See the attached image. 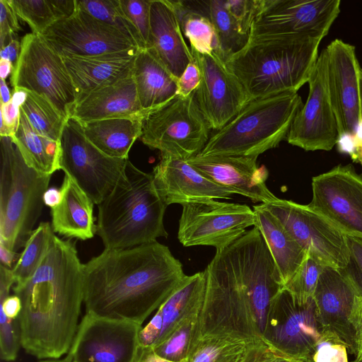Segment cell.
<instances>
[{
	"label": "cell",
	"instance_id": "1",
	"mask_svg": "<svg viewBox=\"0 0 362 362\" xmlns=\"http://www.w3.org/2000/svg\"><path fill=\"white\" fill-rule=\"evenodd\" d=\"M185 276L180 261L158 241L105 249L83 264L86 313L142 325Z\"/></svg>",
	"mask_w": 362,
	"mask_h": 362
},
{
	"label": "cell",
	"instance_id": "2",
	"mask_svg": "<svg viewBox=\"0 0 362 362\" xmlns=\"http://www.w3.org/2000/svg\"><path fill=\"white\" fill-rule=\"evenodd\" d=\"M21 301V346L37 358L66 355L80 322L83 264L73 243L54 236L33 274L13 286Z\"/></svg>",
	"mask_w": 362,
	"mask_h": 362
},
{
	"label": "cell",
	"instance_id": "3",
	"mask_svg": "<svg viewBox=\"0 0 362 362\" xmlns=\"http://www.w3.org/2000/svg\"><path fill=\"white\" fill-rule=\"evenodd\" d=\"M251 231L216 250L206 268V290L199 317V339L226 337L248 343L262 339L250 307L247 275Z\"/></svg>",
	"mask_w": 362,
	"mask_h": 362
},
{
	"label": "cell",
	"instance_id": "4",
	"mask_svg": "<svg viewBox=\"0 0 362 362\" xmlns=\"http://www.w3.org/2000/svg\"><path fill=\"white\" fill-rule=\"evenodd\" d=\"M322 40L295 35L249 37L225 62L250 100L298 93L309 81Z\"/></svg>",
	"mask_w": 362,
	"mask_h": 362
},
{
	"label": "cell",
	"instance_id": "5",
	"mask_svg": "<svg viewBox=\"0 0 362 362\" xmlns=\"http://www.w3.org/2000/svg\"><path fill=\"white\" fill-rule=\"evenodd\" d=\"M167 206L158 195L152 173L129 159L125 172L98 204L97 235L105 249H122L168 237L163 217Z\"/></svg>",
	"mask_w": 362,
	"mask_h": 362
},
{
	"label": "cell",
	"instance_id": "6",
	"mask_svg": "<svg viewBox=\"0 0 362 362\" xmlns=\"http://www.w3.org/2000/svg\"><path fill=\"white\" fill-rule=\"evenodd\" d=\"M302 106L298 93L250 100L231 121L209 138L197 156L258 157L286 139Z\"/></svg>",
	"mask_w": 362,
	"mask_h": 362
},
{
	"label": "cell",
	"instance_id": "7",
	"mask_svg": "<svg viewBox=\"0 0 362 362\" xmlns=\"http://www.w3.org/2000/svg\"><path fill=\"white\" fill-rule=\"evenodd\" d=\"M0 245L24 247L43 209L49 175L24 160L11 137L0 136Z\"/></svg>",
	"mask_w": 362,
	"mask_h": 362
},
{
	"label": "cell",
	"instance_id": "8",
	"mask_svg": "<svg viewBox=\"0 0 362 362\" xmlns=\"http://www.w3.org/2000/svg\"><path fill=\"white\" fill-rule=\"evenodd\" d=\"M209 130L192 94L176 95L145 116L139 139L162 156L187 160L204 148Z\"/></svg>",
	"mask_w": 362,
	"mask_h": 362
},
{
	"label": "cell",
	"instance_id": "9",
	"mask_svg": "<svg viewBox=\"0 0 362 362\" xmlns=\"http://www.w3.org/2000/svg\"><path fill=\"white\" fill-rule=\"evenodd\" d=\"M21 43L20 57L11 76L13 89L45 97L68 119L77 95L62 57L41 35L27 33Z\"/></svg>",
	"mask_w": 362,
	"mask_h": 362
},
{
	"label": "cell",
	"instance_id": "10",
	"mask_svg": "<svg viewBox=\"0 0 362 362\" xmlns=\"http://www.w3.org/2000/svg\"><path fill=\"white\" fill-rule=\"evenodd\" d=\"M59 141L61 170L99 204L124 175L128 159L110 157L99 150L73 117L66 122Z\"/></svg>",
	"mask_w": 362,
	"mask_h": 362
},
{
	"label": "cell",
	"instance_id": "11",
	"mask_svg": "<svg viewBox=\"0 0 362 362\" xmlns=\"http://www.w3.org/2000/svg\"><path fill=\"white\" fill-rule=\"evenodd\" d=\"M324 331L313 298L300 303L283 288L271 303L262 339L290 360L312 362Z\"/></svg>",
	"mask_w": 362,
	"mask_h": 362
},
{
	"label": "cell",
	"instance_id": "12",
	"mask_svg": "<svg viewBox=\"0 0 362 362\" xmlns=\"http://www.w3.org/2000/svg\"><path fill=\"white\" fill-rule=\"evenodd\" d=\"M312 258L326 267L344 269L349 262L346 235L308 205L276 199L261 204Z\"/></svg>",
	"mask_w": 362,
	"mask_h": 362
},
{
	"label": "cell",
	"instance_id": "13",
	"mask_svg": "<svg viewBox=\"0 0 362 362\" xmlns=\"http://www.w3.org/2000/svg\"><path fill=\"white\" fill-rule=\"evenodd\" d=\"M182 206L177 238L185 247L207 245L218 250L239 239L255 223V212L246 204L208 199Z\"/></svg>",
	"mask_w": 362,
	"mask_h": 362
},
{
	"label": "cell",
	"instance_id": "14",
	"mask_svg": "<svg viewBox=\"0 0 362 362\" xmlns=\"http://www.w3.org/2000/svg\"><path fill=\"white\" fill-rule=\"evenodd\" d=\"M340 0H259L249 37L311 36L323 39L340 13Z\"/></svg>",
	"mask_w": 362,
	"mask_h": 362
},
{
	"label": "cell",
	"instance_id": "15",
	"mask_svg": "<svg viewBox=\"0 0 362 362\" xmlns=\"http://www.w3.org/2000/svg\"><path fill=\"white\" fill-rule=\"evenodd\" d=\"M312 192V209L344 235L362 239V177L352 165L313 177Z\"/></svg>",
	"mask_w": 362,
	"mask_h": 362
},
{
	"label": "cell",
	"instance_id": "16",
	"mask_svg": "<svg viewBox=\"0 0 362 362\" xmlns=\"http://www.w3.org/2000/svg\"><path fill=\"white\" fill-rule=\"evenodd\" d=\"M308 83L307 100L296 113L286 140L308 151H330L338 143L339 131L329 93L325 49L318 55Z\"/></svg>",
	"mask_w": 362,
	"mask_h": 362
},
{
	"label": "cell",
	"instance_id": "17",
	"mask_svg": "<svg viewBox=\"0 0 362 362\" xmlns=\"http://www.w3.org/2000/svg\"><path fill=\"white\" fill-rule=\"evenodd\" d=\"M142 325L86 313L68 352L72 362H133Z\"/></svg>",
	"mask_w": 362,
	"mask_h": 362
},
{
	"label": "cell",
	"instance_id": "18",
	"mask_svg": "<svg viewBox=\"0 0 362 362\" xmlns=\"http://www.w3.org/2000/svg\"><path fill=\"white\" fill-rule=\"evenodd\" d=\"M191 52L201 73L200 83L192 93L194 100L209 129L218 131L231 121L250 99L220 57L215 53Z\"/></svg>",
	"mask_w": 362,
	"mask_h": 362
},
{
	"label": "cell",
	"instance_id": "19",
	"mask_svg": "<svg viewBox=\"0 0 362 362\" xmlns=\"http://www.w3.org/2000/svg\"><path fill=\"white\" fill-rule=\"evenodd\" d=\"M41 36L62 57H92L138 47L116 28L78 8Z\"/></svg>",
	"mask_w": 362,
	"mask_h": 362
},
{
	"label": "cell",
	"instance_id": "20",
	"mask_svg": "<svg viewBox=\"0 0 362 362\" xmlns=\"http://www.w3.org/2000/svg\"><path fill=\"white\" fill-rule=\"evenodd\" d=\"M325 51L329 93L337 123L339 140H354L361 125V67L355 47L336 39L327 46Z\"/></svg>",
	"mask_w": 362,
	"mask_h": 362
},
{
	"label": "cell",
	"instance_id": "21",
	"mask_svg": "<svg viewBox=\"0 0 362 362\" xmlns=\"http://www.w3.org/2000/svg\"><path fill=\"white\" fill-rule=\"evenodd\" d=\"M358 291L344 269L325 267L314 292L319 320L325 329L336 334L345 344L348 353L357 355L354 329L351 313Z\"/></svg>",
	"mask_w": 362,
	"mask_h": 362
},
{
	"label": "cell",
	"instance_id": "22",
	"mask_svg": "<svg viewBox=\"0 0 362 362\" xmlns=\"http://www.w3.org/2000/svg\"><path fill=\"white\" fill-rule=\"evenodd\" d=\"M255 156H195L187 162L204 177L233 194L265 204L277 197L266 185L267 169L257 164Z\"/></svg>",
	"mask_w": 362,
	"mask_h": 362
},
{
	"label": "cell",
	"instance_id": "23",
	"mask_svg": "<svg viewBox=\"0 0 362 362\" xmlns=\"http://www.w3.org/2000/svg\"><path fill=\"white\" fill-rule=\"evenodd\" d=\"M156 189L168 206L192 202L229 199L233 194L204 177L187 160L162 156L152 172Z\"/></svg>",
	"mask_w": 362,
	"mask_h": 362
},
{
	"label": "cell",
	"instance_id": "24",
	"mask_svg": "<svg viewBox=\"0 0 362 362\" xmlns=\"http://www.w3.org/2000/svg\"><path fill=\"white\" fill-rule=\"evenodd\" d=\"M206 290L204 270L186 275L139 332V343L154 347L183 320L200 313Z\"/></svg>",
	"mask_w": 362,
	"mask_h": 362
},
{
	"label": "cell",
	"instance_id": "25",
	"mask_svg": "<svg viewBox=\"0 0 362 362\" xmlns=\"http://www.w3.org/2000/svg\"><path fill=\"white\" fill-rule=\"evenodd\" d=\"M177 79L194 60L169 0H151L148 47Z\"/></svg>",
	"mask_w": 362,
	"mask_h": 362
},
{
	"label": "cell",
	"instance_id": "26",
	"mask_svg": "<svg viewBox=\"0 0 362 362\" xmlns=\"http://www.w3.org/2000/svg\"><path fill=\"white\" fill-rule=\"evenodd\" d=\"M139 50V48L134 47L92 57H62L76 88L77 100L94 90L132 75Z\"/></svg>",
	"mask_w": 362,
	"mask_h": 362
},
{
	"label": "cell",
	"instance_id": "27",
	"mask_svg": "<svg viewBox=\"0 0 362 362\" xmlns=\"http://www.w3.org/2000/svg\"><path fill=\"white\" fill-rule=\"evenodd\" d=\"M133 75L79 98L70 117L79 122L144 116Z\"/></svg>",
	"mask_w": 362,
	"mask_h": 362
},
{
	"label": "cell",
	"instance_id": "28",
	"mask_svg": "<svg viewBox=\"0 0 362 362\" xmlns=\"http://www.w3.org/2000/svg\"><path fill=\"white\" fill-rule=\"evenodd\" d=\"M60 191L59 203L51 209L54 232L81 240L92 238L96 232L92 199L67 175Z\"/></svg>",
	"mask_w": 362,
	"mask_h": 362
},
{
	"label": "cell",
	"instance_id": "29",
	"mask_svg": "<svg viewBox=\"0 0 362 362\" xmlns=\"http://www.w3.org/2000/svg\"><path fill=\"white\" fill-rule=\"evenodd\" d=\"M132 75L144 111L160 107L177 94V78L149 49H139Z\"/></svg>",
	"mask_w": 362,
	"mask_h": 362
},
{
	"label": "cell",
	"instance_id": "30",
	"mask_svg": "<svg viewBox=\"0 0 362 362\" xmlns=\"http://www.w3.org/2000/svg\"><path fill=\"white\" fill-rule=\"evenodd\" d=\"M256 227L264 238L284 286L302 264L307 253L281 223L262 204L253 206Z\"/></svg>",
	"mask_w": 362,
	"mask_h": 362
},
{
	"label": "cell",
	"instance_id": "31",
	"mask_svg": "<svg viewBox=\"0 0 362 362\" xmlns=\"http://www.w3.org/2000/svg\"><path fill=\"white\" fill-rule=\"evenodd\" d=\"M146 115L80 123L86 137L102 152L110 157L128 159L132 145L141 136Z\"/></svg>",
	"mask_w": 362,
	"mask_h": 362
},
{
	"label": "cell",
	"instance_id": "32",
	"mask_svg": "<svg viewBox=\"0 0 362 362\" xmlns=\"http://www.w3.org/2000/svg\"><path fill=\"white\" fill-rule=\"evenodd\" d=\"M11 138L30 167L49 175L61 170L60 141L37 132L21 110L18 129Z\"/></svg>",
	"mask_w": 362,
	"mask_h": 362
},
{
	"label": "cell",
	"instance_id": "33",
	"mask_svg": "<svg viewBox=\"0 0 362 362\" xmlns=\"http://www.w3.org/2000/svg\"><path fill=\"white\" fill-rule=\"evenodd\" d=\"M189 40L191 50L202 54L215 53L222 59L219 42L210 18L196 8L192 1H170Z\"/></svg>",
	"mask_w": 362,
	"mask_h": 362
},
{
	"label": "cell",
	"instance_id": "34",
	"mask_svg": "<svg viewBox=\"0 0 362 362\" xmlns=\"http://www.w3.org/2000/svg\"><path fill=\"white\" fill-rule=\"evenodd\" d=\"M192 2L195 8L210 18L219 42L221 57L225 62L247 44L249 36L242 33L234 18L226 8L224 0Z\"/></svg>",
	"mask_w": 362,
	"mask_h": 362
},
{
	"label": "cell",
	"instance_id": "35",
	"mask_svg": "<svg viewBox=\"0 0 362 362\" xmlns=\"http://www.w3.org/2000/svg\"><path fill=\"white\" fill-rule=\"evenodd\" d=\"M26 92L27 97L21 110L37 132L51 140L59 141L67 119L47 98L32 91Z\"/></svg>",
	"mask_w": 362,
	"mask_h": 362
},
{
	"label": "cell",
	"instance_id": "36",
	"mask_svg": "<svg viewBox=\"0 0 362 362\" xmlns=\"http://www.w3.org/2000/svg\"><path fill=\"white\" fill-rule=\"evenodd\" d=\"M252 343L216 336L202 337L185 362H243Z\"/></svg>",
	"mask_w": 362,
	"mask_h": 362
},
{
	"label": "cell",
	"instance_id": "37",
	"mask_svg": "<svg viewBox=\"0 0 362 362\" xmlns=\"http://www.w3.org/2000/svg\"><path fill=\"white\" fill-rule=\"evenodd\" d=\"M54 236V232L48 222H41L34 229L11 269L15 284L23 283L33 274L47 252Z\"/></svg>",
	"mask_w": 362,
	"mask_h": 362
},
{
	"label": "cell",
	"instance_id": "38",
	"mask_svg": "<svg viewBox=\"0 0 362 362\" xmlns=\"http://www.w3.org/2000/svg\"><path fill=\"white\" fill-rule=\"evenodd\" d=\"M199 314H193L181 321L161 342L153 347L156 353L173 362H185L192 347L199 339Z\"/></svg>",
	"mask_w": 362,
	"mask_h": 362
},
{
	"label": "cell",
	"instance_id": "39",
	"mask_svg": "<svg viewBox=\"0 0 362 362\" xmlns=\"http://www.w3.org/2000/svg\"><path fill=\"white\" fill-rule=\"evenodd\" d=\"M76 6L116 28L141 49L138 35L123 11L120 0H76Z\"/></svg>",
	"mask_w": 362,
	"mask_h": 362
},
{
	"label": "cell",
	"instance_id": "40",
	"mask_svg": "<svg viewBox=\"0 0 362 362\" xmlns=\"http://www.w3.org/2000/svg\"><path fill=\"white\" fill-rule=\"evenodd\" d=\"M17 16L26 22L32 33H43L57 21L49 0H8Z\"/></svg>",
	"mask_w": 362,
	"mask_h": 362
},
{
	"label": "cell",
	"instance_id": "41",
	"mask_svg": "<svg viewBox=\"0 0 362 362\" xmlns=\"http://www.w3.org/2000/svg\"><path fill=\"white\" fill-rule=\"evenodd\" d=\"M325 267L307 253L302 264L284 286V288L299 303L308 302L313 298L317 283Z\"/></svg>",
	"mask_w": 362,
	"mask_h": 362
},
{
	"label": "cell",
	"instance_id": "42",
	"mask_svg": "<svg viewBox=\"0 0 362 362\" xmlns=\"http://www.w3.org/2000/svg\"><path fill=\"white\" fill-rule=\"evenodd\" d=\"M123 11L135 29L141 49L148 47L151 0H120Z\"/></svg>",
	"mask_w": 362,
	"mask_h": 362
},
{
	"label": "cell",
	"instance_id": "43",
	"mask_svg": "<svg viewBox=\"0 0 362 362\" xmlns=\"http://www.w3.org/2000/svg\"><path fill=\"white\" fill-rule=\"evenodd\" d=\"M345 344L334 333L325 329L315 345L312 362H349Z\"/></svg>",
	"mask_w": 362,
	"mask_h": 362
},
{
	"label": "cell",
	"instance_id": "44",
	"mask_svg": "<svg viewBox=\"0 0 362 362\" xmlns=\"http://www.w3.org/2000/svg\"><path fill=\"white\" fill-rule=\"evenodd\" d=\"M21 346V329L18 318L7 317L0 313V352L6 361H14Z\"/></svg>",
	"mask_w": 362,
	"mask_h": 362
},
{
	"label": "cell",
	"instance_id": "45",
	"mask_svg": "<svg viewBox=\"0 0 362 362\" xmlns=\"http://www.w3.org/2000/svg\"><path fill=\"white\" fill-rule=\"evenodd\" d=\"M224 3L242 33L249 36L252 23L258 11L259 0H224Z\"/></svg>",
	"mask_w": 362,
	"mask_h": 362
},
{
	"label": "cell",
	"instance_id": "46",
	"mask_svg": "<svg viewBox=\"0 0 362 362\" xmlns=\"http://www.w3.org/2000/svg\"><path fill=\"white\" fill-rule=\"evenodd\" d=\"M346 240L349 262L344 269L362 294V239L346 235Z\"/></svg>",
	"mask_w": 362,
	"mask_h": 362
},
{
	"label": "cell",
	"instance_id": "47",
	"mask_svg": "<svg viewBox=\"0 0 362 362\" xmlns=\"http://www.w3.org/2000/svg\"><path fill=\"white\" fill-rule=\"evenodd\" d=\"M18 17L8 0H0V47L2 48L10 39L16 38L21 30Z\"/></svg>",
	"mask_w": 362,
	"mask_h": 362
},
{
	"label": "cell",
	"instance_id": "48",
	"mask_svg": "<svg viewBox=\"0 0 362 362\" xmlns=\"http://www.w3.org/2000/svg\"><path fill=\"white\" fill-rule=\"evenodd\" d=\"M21 107L13 98L7 103H1L0 136L12 137L16 134L20 122Z\"/></svg>",
	"mask_w": 362,
	"mask_h": 362
},
{
	"label": "cell",
	"instance_id": "49",
	"mask_svg": "<svg viewBox=\"0 0 362 362\" xmlns=\"http://www.w3.org/2000/svg\"><path fill=\"white\" fill-rule=\"evenodd\" d=\"M290 360L279 354L262 339L250 344L243 362H288Z\"/></svg>",
	"mask_w": 362,
	"mask_h": 362
},
{
	"label": "cell",
	"instance_id": "50",
	"mask_svg": "<svg viewBox=\"0 0 362 362\" xmlns=\"http://www.w3.org/2000/svg\"><path fill=\"white\" fill-rule=\"evenodd\" d=\"M201 79V73L194 59L190 62L182 74L177 79V94L182 97H188L198 87Z\"/></svg>",
	"mask_w": 362,
	"mask_h": 362
},
{
	"label": "cell",
	"instance_id": "51",
	"mask_svg": "<svg viewBox=\"0 0 362 362\" xmlns=\"http://www.w3.org/2000/svg\"><path fill=\"white\" fill-rule=\"evenodd\" d=\"M350 322L356 334L357 355L356 359L362 362V295L357 296L350 316Z\"/></svg>",
	"mask_w": 362,
	"mask_h": 362
},
{
	"label": "cell",
	"instance_id": "52",
	"mask_svg": "<svg viewBox=\"0 0 362 362\" xmlns=\"http://www.w3.org/2000/svg\"><path fill=\"white\" fill-rule=\"evenodd\" d=\"M57 21L71 17L76 11V0H49Z\"/></svg>",
	"mask_w": 362,
	"mask_h": 362
},
{
	"label": "cell",
	"instance_id": "53",
	"mask_svg": "<svg viewBox=\"0 0 362 362\" xmlns=\"http://www.w3.org/2000/svg\"><path fill=\"white\" fill-rule=\"evenodd\" d=\"M21 50V43L16 38H11L0 49L1 59L8 60L15 67Z\"/></svg>",
	"mask_w": 362,
	"mask_h": 362
},
{
	"label": "cell",
	"instance_id": "54",
	"mask_svg": "<svg viewBox=\"0 0 362 362\" xmlns=\"http://www.w3.org/2000/svg\"><path fill=\"white\" fill-rule=\"evenodd\" d=\"M133 362H173L167 360L156 353L153 347L139 345Z\"/></svg>",
	"mask_w": 362,
	"mask_h": 362
},
{
	"label": "cell",
	"instance_id": "55",
	"mask_svg": "<svg viewBox=\"0 0 362 362\" xmlns=\"http://www.w3.org/2000/svg\"><path fill=\"white\" fill-rule=\"evenodd\" d=\"M360 85V100H361V125L354 139V152L351 158L355 162H362V68L360 70L359 75Z\"/></svg>",
	"mask_w": 362,
	"mask_h": 362
},
{
	"label": "cell",
	"instance_id": "56",
	"mask_svg": "<svg viewBox=\"0 0 362 362\" xmlns=\"http://www.w3.org/2000/svg\"><path fill=\"white\" fill-rule=\"evenodd\" d=\"M20 255L17 252L12 251L0 245L1 265L11 269L18 261Z\"/></svg>",
	"mask_w": 362,
	"mask_h": 362
},
{
	"label": "cell",
	"instance_id": "57",
	"mask_svg": "<svg viewBox=\"0 0 362 362\" xmlns=\"http://www.w3.org/2000/svg\"><path fill=\"white\" fill-rule=\"evenodd\" d=\"M44 204L51 209L56 206L61 199L60 189L55 187L48 188L44 194Z\"/></svg>",
	"mask_w": 362,
	"mask_h": 362
},
{
	"label": "cell",
	"instance_id": "58",
	"mask_svg": "<svg viewBox=\"0 0 362 362\" xmlns=\"http://www.w3.org/2000/svg\"><path fill=\"white\" fill-rule=\"evenodd\" d=\"M14 69L13 65L6 59H0V76L1 79L5 80Z\"/></svg>",
	"mask_w": 362,
	"mask_h": 362
},
{
	"label": "cell",
	"instance_id": "59",
	"mask_svg": "<svg viewBox=\"0 0 362 362\" xmlns=\"http://www.w3.org/2000/svg\"><path fill=\"white\" fill-rule=\"evenodd\" d=\"M1 86V103H7L12 98V94H11L9 88L6 84V80L0 79Z\"/></svg>",
	"mask_w": 362,
	"mask_h": 362
},
{
	"label": "cell",
	"instance_id": "60",
	"mask_svg": "<svg viewBox=\"0 0 362 362\" xmlns=\"http://www.w3.org/2000/svg\"><path fill=\"white\" fill-rule=\"evenodd\" d=\"M37 362H72L71 357L66 354L63 358L56 359H42Z\"/></svg>",
	"mask_w": 362,
	"mask_h": 362
},
{
	"label": "cell",
	"instance_id": "61",
	"mask_svg": "<svg viewBox=\"0 0 362 362\" xmlns=\"http://www.w3.org/2000/svg\"><path fill=\"white\" fill-rule=\"evenodd\" d=\"M352 362H359L356 359H355L354 361H353Z\"/></svg>",
	"mask_w": 362,
	"mask_h": 362
},
{
	"label": "cell",
	"instance_id": "62",
	"mask_svg": "<svg viewBox=\"0 0 362 362\" xmlns=\"http://www.w3.org/2000/svg\"><path fill=\"white\" fill-rule=\"evenodd\" d=\"M288 362H296V361H288Z\"/></svg>",
	"mask_w": 362,
	"mask_h": 362
},
{
	"label": "cell",
	"instance_id": "63",
	"mask_svg": "<svg viewBox=\"0 0 362 362\" xmlns=\"http://www.w3.org/2000/svg\"><path fill=\"white\" fill-rule=\"evenodd\" d=\"M361 166H362V162L361 163Z\"/></svg>",
	"mask_w": 362,
	"mask_h": 362
}]
</instances>
